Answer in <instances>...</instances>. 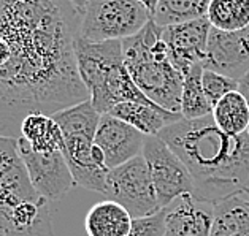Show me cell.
I'll list each match as a JSON object with an SVG mask.
<instances>
[{
	"label": "cell",
	"instance_id": "cell-1",
	"mask_svg": "<svg viewBox=\"0 0 249 236\" xmlns=\"http://www.w3.org/2000/svg\"><path fill=\"white\" fill-rule=\"evenodd\" d=\"M81 19L70 0H0V136L90 100L75 56Z\"/></svg>",
	"mask_w": 249,
	"mask_h": 236
},
{
	"label": "cell",
	"instance_id": "cell-2",
	"mask_svg": "<svg viewBox=\"0 0 249 236\" xmlns=\"http://www.w3.org/2000/svg\"><path fill=\"white\" fill-rule=\"evenodd\" d=\"M159 136L184 162L197 198L217 203L246 187L249 130L243 135H229L210 114L200 119H179L160 130Z\"/></svg>",
	"mask_w": 249,
	"mask_h": 236
},
{
	"label": "cell",
	"instance_id": "cell-3",
	"mask_svg": "<svg viewBox=\"0 0 249 236\" xmlns=\"http://www.w3.org/2000/svg\"><path fill=\"white\" fill-rule=\"evenodd\" d=\"M48 202L30 183L18 140L0 136V236H53Z\"/></svg>",
	"mask_w": 249,
	"mask_h": 236
},
{
	"label": "cell",
	"instance_id": "cell-4",
	"mask_svg": "<svg viewBox=\"0 0 249 236\" xmlns=\"http://www.w3.org/2000/svg\"><path fill=\"white\" fill-rule=\"evenodd\" d=\"M75 56L81 81L88 87L90 101L100 114H107L121 101L156 105L132 80L124 62L123 41H89L78 35Z\"/></svg>",
	"mask_w": 249,
	"mask_h": 236
},
{
	"label": "cell",
	"instance_id": "cell-5",
	"mask_svg": "<svg viewBox=\"0 0 249 236\" xmlns=\"http://www.w3.org/2000/svg\"><path fill=\"white\" fill-rule=\"evenodd\" d=\"M123 51L127 70L140 90L163 110L179 113L184 76L170 59L162 27L151 19L142 32L123 40Z\"/></svg>",
	"mask_w": 249,
	"mask_h": 236
},
{
	"label": "cell",
	"instance_id": "cell-6",
	"mask_svg": "<svg viewBox=\"0 0 249 236\" xmlns=\"http://www.w3.org/2000/svg\"><path fill=\"white\" fill-rule=\"evenodd\" d=\"M64 136V155L73 174L75 184L83 189L105 192L110 168L105 165L103 152L95 146V133L102 114L92 101L86 100L53 114Z\"/></svg>",
	"mask_w": 249,
	"mask_h": 236
},
{
	"label": "cell",
	"instance_id": "cell-7",
	"mask_svg": "<svg viewBox=\"0 0 249 236\" xmlns=\"http://www.w3.org/2000/svg\"><path fill=\"white\" fill-rule=\"evenodd\" d=\"M153 19L138 0H90L83 13L80 37L89 41L125 40Z\"/></svg>",
	"mask_w": 249,
	"mask_h": 236
},
{
	"label": "cell",
	"instance_id": "cell-8",
	"mask_svg": "<svg viewBox=\"0 0 249 236\" xmlns=\"http://www.w3.org/2000/svg\"><path fill=\"white\" fill-rule=\"evenodd\" d=\"M103 195L107 200H113L124 206L133 219L151 217L162 211L149 167L143 155L111 168L108 171Z\"/></svg>",
	"mask_w": 249,
	"mask_h": 236
},
{
	"label": "cell",
	"instance_id": "cell-9",
	"mask_svg": "<svg viewBox=\"0 0 249 236\" xmlns=\"http://www.w3.org/2000/svg\"><path fill=\"white\" fill-rule=\"evenodd\" d=\"M142 155L149 167L162 209L184 193H194V179L187 167L159 135H146Z\"/></svg>",
	"mask_w": 249,
	"mask_h": 236
},
{
	"label": "cell",
	"instance_id": "cell-10",
	"mask_svg": "<svg viewBox=\"0 0 249 236\" xmlns=\"http://www.w3.org/2000/svg\"><path fill=\"white\" fill-rule=\"evenodd\" d=\"M18 152L27 170L30 183L46 200L62 198L76 185L62 149L51 151V152H37L29 146L22 136H19Z\"/></svg>",
	"mask_w": 249,
	"mask_h": 236
},
{
	"label": "cell",
	"instance_id": "cell-11",
	"mask_svg": "<svg viewBox=\"0 0 249 236\" xmlns=\"http://www.w3.org/2000/svg\"><path fill=\"white\" fill-rule=\"evenodd\" d=\"M211 27L206 16L162 27V38L167 45L170 59L183 76L187 75L194 65L203 64Z\"/></svg>",
	"mask_w": 249,
	"mask_h": 236
},
{
	"label": "cell",
	"instance_id": "cell-12",
	"mask_svg": "<svg viewBox=\"0 0 249 236\" xmlns=\"http://www.w3.org/2000/svg\"><path fill=\"white\" fill-rule=\"evenodd\" d=\"M203 68L240 81L249 71V27L235 32L211 27Z\"/></svg>",
	"mask_w": 249,
	"mask_h": 236
},
{
	"label": "cell",
	"instance_id": "cell-13",
	"mask_svg": "<svg viewBox=\"0 0 249 236\" xmlns=\"http://www.w3.org/2000/svg\"><path fill=\"white\" fill-rule=\"evenodd\" d=\"M144 140L146 135L135 127L111 114H102L95 133V146L103 152L105 165L110 170L142 155Z\"/></svg>",
	"mask_w": 249,
	"mask_h": 236
},
{
	"label": "cell",
	"instance_id": "cell-14",
	"mask_svg": "<svg viewBox=\"0 0 249 236\" xmlns=\"http://www.w3.org/2000/svg\"><path fill=\"white\" fill-rule=\"evenodd\" d=\"M213 220L214 203L184 193L163 208L162 236H211Z\"/></svg>",
	"mask_w": 249,
	"mask_h": 236
},
{
	"label": "cell",
	"instance_id": "cell-15",
	"mask_svg": "<svg viewBox=\"0 0 249 236\" xmlns=\"http://www.w3.org/2000/svg\"><path fill=\"white\" fill-rule=\"evenodd\" d=\"M107 114L124 120L144 135H159L167 125L183 119L181 113H172L159 105H146L138 101H121Z\"/></svg>",
	"mask_w": 249,
	"mask_h": 236
},
{
	"label": "cell",
	"instance_id": "cell-16",
	"mask_svg": "<svg viewBox=\"0 0 249 236\" xmlns=\"http://www.w3.org/2000/svg\"><path fill=\"white\" fill-rule=\"evenodd\" d=\"M211 236H249V192L246 189L214 203Z\"/></svg>",
	"mask_w": 249,
	"mask_h": 236
},
{
	"label": "cell",
	"instance_id": "cell-17",
	"mask_svg": "<svg viewBox=\"0 0 249 236\" xmlns=\"http://www.w3.org/2000/svg\"><path fill=\"white\" fill-rule=\"evenodd\" d=\"M133 227V217L124 206L113 200L94 204L84 219L88 236H129Z\"/></svg>",
	"mask_w": 249,
	"mask_h": 236
},
{
	"label": "cell",
	"instance_id": "cell-18",
	"mask_svg": "<svg viewBox=\"0 0 249 236\" xmlns=\"http://www.w3.org/2000/svg\"><path fill=\"white\" fill-rule=\"evenodd\" d=\"M19 136L37 152L64 151V136L56 119L45 113H32L22 120Z\"/></svg>",
	"mask_w": 249,
	"mask_h": 236
},
{
	"label": "cell",
	"instance_id": "cell-19",
	"mask_svg": "<svg viewBox=\"0 0 249 236\" xmlns=\"http://www.w3.org/2000/svg\"><path fill=\"white\" fill-rule=\"evenodd\" d=\"M211 114L216 125L229 135H243L249 130V105L240 90L222 97Z\"/></svg>",
	"mask_w": 249,
	"mask_h": 236
},
{
	"label": "cell",
	"instance_id": "cell-20",
	"mask_svg": "<svg viewBox=\"0 0 249 236\" xmlns=\"http://www.w3.org/2000/svg\"><path fill=\"white\" fill-rule=\"evenodd\" d=\"M203 64L194 65L187 71L183 83V94H181V114L184 119H200L210 116L213 113V106L210 100L206 99L203 84H202V73Z\"/></svg>",
	"mask_w": 249,
	"mask_h": 236
},
{
	"label": "cell",
	"instance_id": "cell-21",
	"mask_svg": "<svg viewBox=\"0 0 249 236\" xmlns=\"http://www.w3.org/2000/svg\"><path fill=\"white\" fill-rule=\"evenodd\" d=\"M206 17L217 30H243L249 27V0H211Z\"/></svg>",
	"mask_w": 249,
	"mask_h": 236
},
{
	"label": "cell",
	"instance_id": "cell-22",
	"mask_svg": "<svg viewBox=\"0 0 249 236\" xmlns=\"http://www.w3.org/2000/svg\"><path fill=\"white\" fill-rule=\"evenodd\" d=\"M211 0H160L153 21L160 27L198 19L208 13Z\"/></svg>",
	"mask_w": 249,
	"mask_h": 236
},
{
	"label": "cell",
	"instance_id": "cell-23",
	"mask_svg": "<svg viewBox=\"0 0 249 236\" xmlns=\"http://www.w3.org/2000/svg\"><path fill=\"white\" fill-rule=\"evenodd\" d=\"M202 84H203L206 99L210 100L213 108H214V105L222 97L233 92V90H238L240 87L238 80H233V78H230V76L217 73L214 70H206V68L202 73Z\"/></svg>",
	"mask_w": 249,
	"mask_h": 236
},
{
	"label": "cell",
	"instance_id": "cell-24",
	"mask_svg": "<svg viewBox=\"0 0 249 236\" xmlns=\"http://www.w3.org/2000/svg\"><path fill=\"white\" fill-rule=\"evenodd\" d=\"M163 233V209L151 217L133 219V227L129 236H162Z\"/></svg>",
	"mask_w": 249,
	"mask_h": 236
},
{
	"label": "cell",
	"instance_id": "cell-25",
	"mask_svg": "<svg viewBox=\"0 0 249 236\" xmlns=\"http://www.w3.org/2000/svg\"><path fill=\"white\" fill-rule=\"evenodd\" d=\"M240 92L245 95V99L248 101V105H249V71L240 80V87H238Z\"/></svg>",
	"mask_w": 249,
	"mask_h": 236
},
{
	"label": "cell",
	"instance_id": "cell-26",
	"mask_svg": "<svg viewBox=\"0 0 249 236\" xmlns=\"http://www.w3.org/2000/svg\"><path fill=\"white\" fill-rule=\"evenodd\" d=\"M138 2L142 3L143 7L149 11V15H151V16H154L156 10H157V5H159L160 0H138Z\"/></svg>",
	"mask_w": 249,
	"mask_h": 236
},
{
	"label": "cell",
	"instance_id": "cell-27",
	"mask_svg": "<svg viewBox=\"0 0 249 236\" xmlns=\"http://www.w3.org/2000/svg\"><path fill=\"white\" fill-rule=\"evenodd\" d=\"M71 3H73V7L80 11V13L83 15L84 13V10H86V7H88V3L90 2V0H70Z\"/></svg>",
	"mask_w": 249,
	"mask_h": 236
},
{
	"label": "cell",
	"instance_id": "cell-28",
	"mask_svg": "<svg viewBox=\"0 0 249 236\" xmlns=\"http://www.w3.org/2000/svg\"><path fill=\"white\" fill-rule=\"evenodd\" d=\"M245 189H246V190L249 192V179H248V183H246V187H245Z\"/></svg>",
	"mask_w": 249,
	"mask_h": 236
}]
</instances>
